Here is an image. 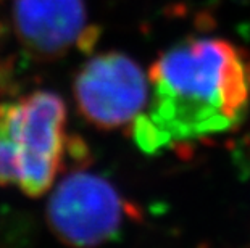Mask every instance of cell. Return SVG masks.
Returning a JSON list of instances; mask_svg holds the SVG:
<instances>
[{
    "label": "cell",
    "mask_w": 250,
    "mask_h": 248,
    "mask_svg": "<svg viewBox=\"0 0 250 248\" xmlns=\"http://www.w3.org/2000/svg\"><path fill=\"white\" fill-rule=\"evenodd\" d=\"M20 145L15 134L10 103H0V187L18 184Z\"/></svg>",
    "instance_id": "obj_6"
},
{
    "label": "cell",
    "mask_w": 250,
    "mask_h": 248,
    "mask_svg": "<svg viewBox=\"0 0 250 248\" xmlns=\"http://www.w3.org/2000/svg\"><path fill=\"white\" fill-rule=\"evenodd\" d=\"M100 34H102V29L97 24H89L87 28L81 29V33L76 38L78 50H81L83 54H92L95 45L99 44Z\"/></svg>",
    "instance_id": "obj_7"
},
{
    "label": "cell",
    "mask_w": 250,
    "mask_h": 248,
    "mask_svg": "<svg viewBox=\"0 0 250 248\" xmlns=\"http://www.w3.org/2000/svg\"><path fill=\"white\" fill-rule=\"evenodd\" d=\"M148 79L155 86L150 112L132 121V135L146 152L221 134L247 113L250 65L226 40H186L153 63Z\"/></svg>",
    "instance_id": "obj_1"
},
{
    "label": "cell",
    "mask_w": 250,
    "mask_h": 248,
    "mask_svg": "<svg viewBox=\"0 0 250 248\" xmlns=\"http://www.w3.org/2000/svg\"><path fill=\"white\" fill-rule=\"evenodd\" d=\"M20 145L18 186L29 197H41L54 184L65 156V103L54 92L37 91L10 103Z\"/></svg>",
    "instance_id": "obj_3"
},
{
    "label": "cell",
    "mask_w": 250,
    "mask_h": 248,
    "mask_svg": "<svg viewBox=\"0 0 250 248\" xmlns=\"http://www.w3.org/2000/svg\"><path fill=\"white\" fill-rule=\"evenodd\" d=\"M83 0H13V21L21 42L42 58L62 55L81 33Z\"/></svg>",
    "instance_id": "obj_5"
},
{
    "label": "cell",
    "mask_w": 250,
    "mask_h": 248,
    "mask_svg": "<svg viewBox=\"0 0 250 248\" xmlns=\"http://www.w3.org/2000/svg\"><path fill=\"white\" fill-rule=\"evenodd\" d=\"M74 97L79 113L95 128H125L146 107V75L129 57L108 52L83 68L74 82Z\"/></svg>",
    "instance_id": "obj_4"
},
{
    "label": "cell",
    "mask_w": 250,
    "mask_h": 248,
    "mask_svg": "<svg viewBox=\"0 0 250 248\" xmlns=\"http://www.w3.org/2000/svg\"><path fill=\"white\" fill-rule=\"evenodd\" d=\"M125 202L107 179L76 171L50 195L47 221L57 239L73 248H95L120 235Z\"/></svg>",
    "instance_id": "obj_2"
}]
</instances>
